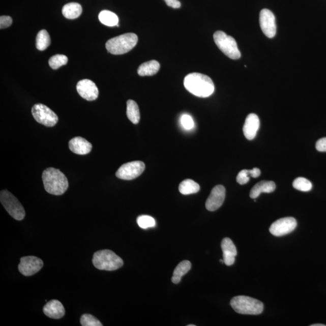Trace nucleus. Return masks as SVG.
Returning <instances> with one entry per match:
<instances>
[{"label":"nucleus","mask_w":326,"mask_h":326,"mask_svg":"<svg viewBox=\"0 0 326 326\" xmlns=\"http://www.w3.org/2000/svg\"><path fill=\"white\" fill-rule=\"evenodd\" d=\"M184 85L187 91L199 98H208L215 91L214 83L211 77L198 73L187 75Z\"/></svg>","instance_id":"nucleus-1"},{"label":"nucleus","mask_w":326,"mask_h":326,"mask_svg":"<svg viewBox=\"0 0 326 326\" xmlns=\"http://www.w3.org/2000/svg\"><path fill=\"white\" fill-rule=\"evenodd\" d=\"M44 189L50 194L61 195L69 188V182L65 175L59 169L49 167L42 175Z\"/></svg>","instance_id":"nucleus-2"},{"label":"nucleus","mask_w":326,"mask_h":326,"mask_svg":"<svg viewBox=\"0 0 326 326\" xmlns=\"http://www.w3.org/2000/svg\"><path fill=\"white\" fill-rule=\"evenodd\" d=\"M138 42L137 35L128 33L111 38L106 43V48L109 53L115 55L129 52L136 46Z\"/></svg>","instance_id":"nucleus-3"},{"label":"nucleus","mask_w":326,"mask_h":326,"mask_svg":"<svg viewBox=\"0 0 326 326\" xmlns=\"http://www.w3.org/2000/svg\"><path fill=\"white\" fill-rule=\"evenodd\" d=\"M230 305L234 311L243 315H259L263 311L262 302L250 297L236 296L231 300Z\"/></svg>","instance_id":"nucleus-4"},{"label":"nucleus","mask_w":326,"mask_h":326,"mask_svg":"<svg viewBox=\"0 0 326 326\" xmlns=\"http://www.w3.org/2000/svg\"><path fill=\"white\" fill-rule=\"evenodd\" d=\"M93 263L96 269L100 270L114 271L124 265V261L114 252L104 250L97 251L94 254Z\"/></svg>","instance_id":"nucleus-5"},{"label":"nucleus","mask_w":326,"mask_h":326,"mask_svg":"<svg viewBox=\"0 0 326 326\" xmlns=\"http://www.w3.org/2000/svg\"><path fill=\"white\" fill-rule=\"evenodd\" d=\"M214 38L216 46L226 56L231 60L240 59L241 56V52L236 41L233 37L228 36L224 32L217 31L214 34Z\"/></svg>","instance_id":"nucleus-6"},{"label":"nucleus","mask_w":326,"mask_h":326,"mask_svg":"<svg viewBox=\"0 0 326 326\" xmlns=\"http://www.w3.org/2000/svg\"><path fill=\"white\" fill-rule=\"evenodd\" d=\"M0 201L6 211L13 218L17 221H21L25 216L23 206L18 199L8 190H2L0 193Z\"/></svg>","instance_id":"nucleus-7"},{"label":"nucleus","mask_w":326,"mask_h":326,"mask_svg":"<svg viewBox=\"0 0 326 326\" xmlns=\"http://www.w3.org/2000/svg\"><path fill=\"white\" fill-rule=\"evenodd\" d=\"M32 115L35 121L47 127H53L58 122L57 115L46 105H35L32 109Z\"/></svg>","instance_id":"nucleus-8"},{"label":"nucleus","mask_w":326,"mask_h":326,"mask_svg":"<svg viewBox=\"0 0 326 326\" xmlns=\"http://www.w3.org/2000/svg\"><path fill=\"white\" fill-rule=\"evenodd\" d=\"M145 169V164L140 161L125 163L119 168L116 176L119 179L132 180L140 176Z\"/></svg>","instance_id":"nucleus-9"},{"label":"nucleus","mask_w":326,"mask_h":326,"mask_svg":"<svg viewBox=\"0 0 326 326\" xmlns=\"http://www.w3.org/2000/svg\"><path fill=\"white\" fill-rule=\"evenodd\" d=\"M298 223L292 217L283 218L273 222L270 227L271 234L277 237L283 236L291 233L297 227Z\"/></svg>","instance_id":"nucleus-10"},{"label":"nucleus","mask_w":326,"mask_h":326,"mask_svg":"<svg viewBox=\"0 0 326 326\" xmlns=\"http://www.w3.org/2000/svg\"><path fill=\"white\" fill-rule=\"evenodd\" d=\"M259 21L261 31L268 38H273L276 36V17L272 12L266 9L261 10L260 12Z\"/></svg>","instance_id":"nucleus-11"},{"label":"nucleus","mask_w":326,"mask_h":326,"mask_svg":"<svg viewBox=\"0 0 326 326\" xmlns=\"http://www.w3.org/2000/svg\"><path fill=\"white\" fill-rule=\"evenodd\" d=\"M43 261L35 256L21 257L18 270L22 275L31 276L37 273L43 266Z\"/></svg>","instance_id":"nucleus-12"},{"label":"nucleus","mask_w":326,"mask_h":326,"mask_svg":"<svg viewBox=\"0 0 326 326\" xmlns=\"http://www.w3.org/2000/svg\"><path fill=\"white\" fill-rule=\"evenodd\" d=\"M76 89L79 95L86 101H95L98 98L99 93L98 88L91 80H80L77 84Z\"/></svg>","instance_id":"nucleus-13"},{"label":"nucleus","mask_w":326,"mask_h":326,"mask_svg":"<svg viewBox=\"0 0 326 326\" xmlns=\"http://www.w3.org/2000/svg\"><path fill=\"white\" fill-rule=\"evenodd\" d=\"M225 189L223 186L218 185L212 189L211 195L206 199L205 208L209 211L214 212L220 208L224 202Z\"/></svg>","instance_id":"nucleus-14"},{"label":"nucleus","mask_w":326,"mask_h":326,"mask_svg":"<svg viewBox=\"0 0 326 326\" xmlns=\"http://www.w3.org/2000/svg\"><path fill=\"white\" fill-rule=\"evenodd\" d=\"M260 127V121L256 114H250L245 119L243 127V132L245 137L248 140H253L256 137L257 132Z\"/></svg>","instance_id":"nucleus-15"},{"label":"nucleus","mask_w":326,"mask_h":326,"mask_svg":"<svg viewBox=\"0 0 326 326\" xmlns=\"http://www.w3.org/2000/svg\"><path fill=\"white\" fill-rule=\"evenodd\" d=\"M221 248L223 251V260L227 266L233 265L235 257L237 256V250L230 238H225L221 243Z\"/></svg>","instance_id":"nucleus-16"},{"label":"nucleus","mask_w":326,"mask_h":326,"mask_svg":"<svg viewBox=\"0 0 326 326\" xmlns=\"http://www.w3.org/2000/svg\"><path fill=\"white\" fill-rule=\"evenodd\" d=\"M44 314L48 317L60 319L65 315L66 311L62 303L57 300L48 302L43 308Z\"/></svg>","instance_id":"nucleus-17"},{"label":"nucleus","mask_w":326,"mask_h":326,"mask_svg":"<svg viewBox=\"0 0 326 326\" xmlns=\"http://www.w3.org/2000/svg\"><path fill=\"white\" fill-rule=\"evenodd\" d=\"M92 147V144L81 137L73 138L69 141L70 150L76 154H88L91 152Z\"/></svg>","instance_id":"nucleus-18"},{"label":"nucleus","mask_w":326,"mask_h":326,"mask_svg":"<svg viewBox=\"0 0 326 326\" xmlns=\"http://www.w3.org/2000/svg\"><path fill=\"white\" fill-rule=\"evenodd\" d=\"M276 190V184L270 181H261L255 185L251 190L250 196L251 198L256 199L261 193H272Z\"/></svg>","instance_id":"nucleus-19"},{"label":"nucleus","mask_w":326,"mask_h":326,"mask_svg":"<svg viewBox=\"0 0 326 326\" xmlns=\"http://www.w3.org/2000/svg\"><path fill=\"white\" fill-rule=\"evenodd\" d=\"M160 66L157 61L152 60L142 64L138 69V74L141 76H151L156 75L160 70Z\"/></svg>","instance_id":"nucleus-20"},{"label":"nucleus","mask_w":326,"mask_h":326,"mask_svg":"<svg viewBox=\"0 0 326 326\" xmlns=\"http://www.w3.org/2000/svg\"><path fill=\"white\" fill-rule=\"evenodd\" d=\"M192 264L189 260H183L180 262L173 271L172 282L177 284L181 282L182 277L191 269Z\"/></svg>","instance_id":"nucleus-21"},{"label":"nucleus","mask_w":326,"mask_h":326,"mask_svg":"<svg viewBox=\"0 0 326 326\" xmlns=\"http://www.w3.org/2000/svg\"><path fill=\"white\" fill-rule=\"evenodd\" d=\"M82 8L81 5L77 3H68L63 8V14L67 19L77 18L81 15Z\"/></svg>","instance_id":"nucleus-22"},{"label":"nucleus","mask_w":326,"mask_h":326,"mask_svg":"<svg viewBox=\"0 0 326 326\" xmlns=\"http://www.w3.org/2000/svg\"><path fill=\"white\" fill-rule=\"evenodd\" d=\"M199 190L198 184L190 179L184 180L179 186L180 192L185 195L194 194L198 193Z\"/></svg>","instance_id":"nucleus-23"},{"label":"nucleus","mask_w":326,"mask_h":326,"mask_svg":"<svg viewBox=\"0 0 326 326\" xmlns=\"http://www.w3.org/2000/svg\"><path fill=\"white\" fill-rule=\"evenodd\" d=\"M127 117L132 124L136 125L140 122V114L137 103L132 100L127 102Z\"/></svg>","instance_id":"nucleus-24"},{"label":"nucleus","mask_w":326,"mask_h":326,"mask_svg":"<svg viewBox=\"0 0 326 326\" xmlns=\"http://www.w3.org/2000/svg\"><path fill=\"white\" fill-rule=\"evenodd\" d=\"M100 21L107 26H118V18L117 15L109 11H103L99 15Z\"/></svg>","instance_id":"nucleus-25"},{"label":"nucleus","mask_w":326,"mask_h":326,"mask_svg":"<svg viewBox=\"0 0 326 326\" xmlns=\"http://www.w3.org/2000/svg\"><path fill=\"white\" fill-rule=\"evenodd\" d=\"M260 173V170L257 167H255L252 170H243L238 173L236 181L240 185H244L249 182L250 176L255 179V177L259 176Z\"/></svg>","instance_id":"nucleus-26"},{"label":"nucleus","mask_w":326,"mask_h":326,"mask_svg":"<svg viewBox=\"0 0 326 326\" xmlns=\"http://www.w3.org/2000/svg\"><path fill=\"white\" fill-rule=\"evenodd\" d=\"M51 40L49 34L46 30L39 32L36 39V46L37 49L44 51L50 46Z\"/></svg>","instance_id":"nucleus-27"},{"label":"nucleus","mask_w":326,"mask_h":326,"mask_svg":"<svg viewBox=\"0 0 326 326\" xmlns=\"http://www.w3.org/2000/svg\"><path fill=\"white\" fill-rule=\"evenodd\" d=\"M294 189L302 192H309L312 189L311 182L303 177H299L293 181L292 184Z\"/></svg>","instance_id":"nucleus-28"},{"label":"nucleus","mask_w":326,"mask_h":326,"mask_svg":"<svg viewBox=\"0 0 326 326\" xmlns=\"http://www.w3.org/2000/svg\"><path fill=\"white\" fill-rule=\"evenodd\" d=\"M68 63V57L63 54H56L50 57L48 63L51 69L56 70L60 67L66 65Z\"/></svg>","instance_id":"nucleus-29"},{"label":"nucleus","mask_w":326,"mask_h":326,"mask_svg":"<svg viewBox=\"0 0 326 326\" xmlns=\"http://www.w3.org/2000/svg\"><path fill=\"white\" fill-rule=\"evenodd\" d=\"M137 222L138 226L143 229L154 227L156 224L155 219L153 217H151V216L148 215L138 216L137 219Z\"/></svg>","instance_id":"nucleus-30"},{"label":"nucleus","mask_w":326,"mask_h":326,"mask_svg":"<svg viewBox=\"0 0 326 326\" xmlns=\"http://www.w3.org/2000/svg\"><path fill=\"white\" fill-rule=\"evenodd\" d=\"M80 323L83 326H102L101 321L90 314H83L80 318Z\"/></svg>","instance_id":"nucleus-31"},{"label":"nucleus","mask_w":326,"mask_h":326,"mask_svg":"<svg viewBox=\"0 0 326 326\" xmlns=\"http://www.w3.org/2000/svg\"><path fill=\"white\" fill-rule=\"evenodd\" d=\"M181 123L183 127L186 130H190L194 127V122L189 114H183L181 117Z\"/></svg>","instance_id":"nucleus-32"},{"label":"nucleus","mask_w":326,"mask_h":326,"mask_svg":"<svg viewBox=\"0 0 326 326\" xmlns=\"http://www.w3.org/2000/svg\"><path fill=\"white\" fill-rule=\"evenodd\" d=\"M12 21V18L9 16H2L0 17V28L4 29L11 26Z\"/></svg>","instance_id":"nucleus-33"},{"label":"nucleus","mask_w":326,"mask_h":326,"mask_svg":"<svg viewBox=\"0 0 326 326\" xmlns=\"http://www.w3.org/2000/svg\"><path fill=\"white\" fill-rule=\"evenodd\" d=\"M315 147L319 152H326V137L318 140L316 143Z\"/></svg>","instance_id":"nucleus-34"},{"label":"nucleus","mask_w":326,"mask_h":326,"mask_svg":"<svg viewBox=\"0 0 326 326\" xmlns=\"http://www.w3.org/2000/svg\"><path fill=\"white\" fill-rule=\"evenodd\" d=\"M164 1L169 7L174 9H179L181 7V3L179 0H164Z\"/></svg>","instance_id":"nucleus-35"},{"label":"nucleus","mask_w":326,"mask_h":326,"mask_svg":"<svg viewBox=\"0 0 326 326\" xmlns=\"http://www.w3.org/2000/svg\"><path fill=\"white\" fill-rule=\"evenodd\" d=\"M311 326H325V325L323 324H314L311 325Z\"/></svg>","instance_id":"nucleus-36"},{"label":"nucleus","mask_w":326,"mask_h":326,"mask_svg":"<svg viewBox=\"0 0 326 326\" xmlns=\"http://www.w3.org/2000/svg\"><path fill=\"white\" fill-rule=\"evenodd\" d=\"M195 325H196L190 324V325H187V326H195Z\"/></svg>","instance_id":"nucleus-37"}]
</instances>
